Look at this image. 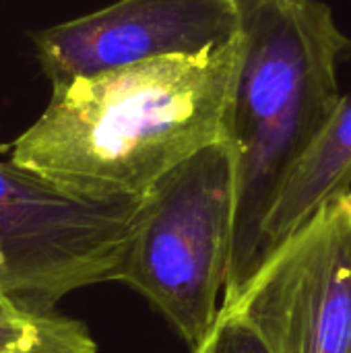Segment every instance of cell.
I'll return each mask as SVG.
<instances>
[{
	"mask_svg": "<svg viewBox=\"0 0 351 353\" xmlns=\"http://www.w3.org/2000/svg\"><path fill=\"white\" fill-rule=\"evenodd\" d=\"M242 33L197 56L157 58L52 87L10 161L66 194L143 199L203 149L228 139Z\"/></svg>",
	"mask_w": 351,
	"mask_h": 353,
	"instance_id": "obj_1",
	"label": "cell"
},
{
	"mask_svg": "<svg viewBox=\"0 0 351 353\" xmlns=\"http://www.w3.org/2000/svg\"><path fill=\"white\" fill-rule=\"evenodd\" d=\"M351 50L321 0H242V58L228 139L236 155V234L223 306L261 269V232L298 159L333 116Z\"/></svg>",
	"mask_w": 351,
	"mask_h": 353,
	"instance_id": "obj_2",
	"label": "cell"
},
{
	"mask_svg": "<svg viewBox=\"0 0 351 353\" xmlns=\"http://www.w3.org/2000/svg\"><path fill=\"white\" fill-rule=\"evenodd\" d=\"M236 234V155L219 141L157 182L134 215L118 281L194 350L215 327Z\"/></svg>",
	"mask_w": 351,
	"mask_h": 353,
	"instance_id": "obj_3",
	"label": "cell"
},
{
	"mask_svg": "<svg viewBox=\"0 0 351 353\" xmlns=\"http://www.w3.org/2000/svg\"><path fill=\"white\" fill-rule=\"evenodd\" d=\"M139 205L79 199L0 161V298L56 308L77 290L118 281Z\"/></svg>",
	"mask_w": 351,
	"mask_h": 353,
	"instance_id": "obj_4",
	"label": "cell"
},
{
	"mask_svg": "<svg viewBox=\"0 0 351 353\" xmlns=\"http://www.w3.org/2000/svg\"><path fill=\"white\" fill-rule=\"evenodd\" d=\"M221 310L267 353H351V192L292 234Z\"/></svg>",
	"mask_w": 351,
	"mask_h": 353,
	"instance_id": "obj_5",
	"label": "cell"
},
{
	"mask_svg": "<svg viewBox=\"0 0 351 353\" xmlns=\"http://www.w3.org/2000/svg\"><path fill=\"white\" fill-rule=\"evenodd\" d=\"M240 33L242 0H116L31 31V43L54 87L157 58L197 56Z\"/></svg>",
	"mask_w": 351,
	"mask_h": 353,
	"instance_id": "obj_6",
	"label": "cell"
},
{
	"mask_svg": "<svg viewBox=\"0 0 351 353\" xmlns=\"http://www.w3.org/2000/svg\"><path fill=\"white\" fill-rule=\"evenodd\" d=\"M351 192V91L283 180L261 232L263 263L327 203Z\"/></svg>",
	"mask_w": 351,
	"mask_h": 353,
	"instance_id": "obj_7",
	"label": "cell"
},
{
	"mask_svg": "<svg viewBox=\"0 0 351 353\" xmlns=\"http://www.w3.org/2000/svg\"><path fill=\"white\" fill-rule=\"evenodd\" d=\"M0 353H99L87 325L56 308L0 298Z\"/></svg>",
	"mask_w": 351,
	"mask_h": 353,
	"instance_id": "obj_8",
	"label": "cell"
},
{
	"mask_svg": "<svg viewBox=\"0 0 351 353\" xmlns=\"http://www.w3.org/2000/svg\"><path fill=\"white\" fill-rule=\"evenodd\" d=\"M192 353H267V350L242 319L221 310L211 333Z\"/></svg>",
	"mask_w": 351,
	"mask_h": 353,
	"instance_id": "obj_9",
	"label": "cell"
}]
</instances>
